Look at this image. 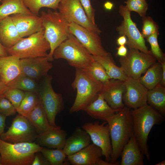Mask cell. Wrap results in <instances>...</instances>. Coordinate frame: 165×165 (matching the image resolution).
Instances as JSON below:
<instances>
[{
  "label": "cell",
  "mask_w": 165,
  "mask_h": 165,
  "mask_svg": "<svg viewBox=\"0 0 165 165\" xmlns=\"http://www.w3.org/2000/svg\"><path fill=\"white\" fill-rule=\"evenodd\" d=\"M109 129L112 152L110 162L119 165L117 160L123 148L134 134L130 109L125 106L107 121Z\"/></svg>",
  "instance_id": "obj_1"
},
{
  "label": "cell",
  "mask_w": 165,
  "mask_h": 165,
  "mask_svg": "<svg viewBox=\"0 0 165 165\" xmlns=\"http://www.w3.org/2000/svg\"><path fill=\"white\" fill-rule=\"evenodd\" d=\"M133 118L134 135L139 147L147 159L150 160L148 137L153 127L160 125L164 117L148 104L136 109H130Z\"/></svg>",
  "instance_id": "obj_2"
},
{
  "label": "cell",
  "mask_w": 165,
  "mask_h": 165,
  "mask_svg": "<svg viewBox=\"0 0 165 165\" xmlns=\"http://www.w3.org/2000/svg\"><path fill=\"white\" fill-rule=\"evenodd\" d=\"M75 78L71 86L76 90L74 102L69 109L70 113L82 110L95 100L102 90L103 84L96 80L88 71L75 68Z\"/></svg>",
  "instance_id": "obj_3"
},
{
  "label": "cell",
  "mask_w": 165,
  "mask_h": 165,
  "mask_svg": "<svg viewBox=\"0 0 165 165\" xmlns=\"http://www.w3.org/2000/svg\"><path fill=\"white\" fill-rule=\"evenodd\" d=\"M44 36L50 46L47 58L50 62L53 61V54L55 49L67 38L69 33V23L59 12L48 9L42 11L41 16Z\"/></svg>",
  "instance_id": "obj_4"
},
{
  "label": "cell",
  "mask_w": 165,
  "mask_h": 165,
  "mask_svg": "<svg viewBox=\"0 0 165 165\" xmlns=\"http://www.w3.org/2000/svg\"><path fill=\"white\" fill-rule=\"evenodd\" d=\"M54 59H64L75 68L85 69L94 60L92 55L72 34L54 50Z\"/></svg>",
  "instance_id": "obj_5"
},
{
  "label": "cell",
  "mask_w": 165,
  "mask_h": 165,
  "mask_svg": "<svg viewBox=\"0 0 165 165\" xmlns=\"http://www.w3.org/2000/svg\"><path fill=\"white\" fill-rule=\"evenodd\" d=\"M43 147L35 142L13 144L0 138L1 165H31L35 154Z\"/></svg>",
  "instance_id": "obj_6"
},
{
  "label": "cell",
  "mask_w": 165,
  "mask_h": 165,
  "mask_svg": "<svg viewBox=\"0 0 165 165\" xmlns=\"http://www.w3.org/2000/svg\"><path fill=\"white\" fill-rule=\"evenodd\" d=\"M44 34L43 29L27 38H22L12 46L6 48L8 54L17 56L20 59L47 57V51L50 50V46Z\"/></svg>",
  "instance_id": "obj_7"
},
{
  "label": "cell",
  "mask_w": 165,
  "mask_h": 165,
  "mask_svg": "<svg viewBox=\"0 0 165 165\" xmlns=\"http://www.w3.org/2000/svg\"><path fill=\"white\" fill-rule=\"evenodd\" d=\"M44 77L37 94L50 124L56 127V116L64 108L63 97L61 94L56 93L54 90L52 85V76L47 74Z\"/></svg>",
  "instance_id": "obj_8"
},
{
  "label": "cell",
  "mask_w": 165,
  "mask_h": 165,
  "mask_svg": "<svg viewBox=\"0 0 165 165\" xmlns=\"http://www.w3.org/2000/svg\"><path fill=\"white\" fill-rule=\"evenodd\" d=\"M119 61L127 76L135 79H139L142 74L157 61L152 55L133 49H129L125 57H120Z\"/></svg>",
  "instance_id": "obj_9"
},
{
  "label": "cell",
  "mask_w": 165,
  "mask_h": 165,
  "mask_svg": "<svg viewBox=\"0 0 165 165\" xmlns=\"http://www.w3.org/2000/svg\"><path fill=\"white\" fill-rule=\"evenodd\" d=\"M119 12L123 18L121 24L116 30L120 36L124 35L128 38L126 43L129 49H137L145 53L152 55L145 45L144 38L132 20L130 12L125 6L120 5Z\"/></svg>",
  "instance_id": "obj_10"
},
{
  "label": "cell",
  "mask_w": 165,
  "mask_h": 165,
  "mask_svg": "<svg viewBox=\"0 0 165 165\" xmlns=\"http://www.w3.org/2000/svg\"><path fill=\"white\" fill-rule=\"evenodd\" d=\"M38 134L34 126L25 116L18 114L13 119L7 131L0 136L2 140L15 144L35 142Z\"/></svg>",
  "instance_id": "obj_11"
},
{
  "label": "cell",
  "mask_w": 165,
  "mask_h": 165,
  "mask_svg": "<svg viewBox=\"0 0 165 165\" xmlns=\"http://www.w3.org/2000/svg\"><path fill=\"white\" fill-rule=\"evenodd\" d=\"M57 9L69 23L74 22L99 35L101 32L89 21L79 0H61Z\"/></svg>",
  "instance_id": "obj_12"
},
{
  "label": "cell",
  "mask_w": 165,
  "mask_h": 165,
  "mask_svg": "<svg viewBox=\"0 0 165 165\" xmlns=\"http://www.w3.org/2000/svg\"><path fill=\"white\" fill-rule=\"evenodd\" d=\"M82 129L88 134L93 143L101 149L105 161L110 162L112 148L107 122L104 121L101 124L87 123L82 126Z\"/></svg>",
  "instance_id": "obj_13"
},
{
  "label": "cell",
  "mask_w": 165,
  "mask_h": 165,
  "mask_svg": "<svg viewBox=\"0 0 165 165\" xmlns=\"http://www.w3.org/2000/svg\"><path fill=\"white\" fill-rule=\"evenodd\" d=\"M68 30L92 55L102 56L108 54L102 45L99 35L73 22L69 23Z\"/></svg>",
  "instance_id": "obj_14"
},
{
  "label": "cell",
  "mask_w": 165,
  "mask_h": 165,
  "mask_svg": "<svg viewBox=\"0 0 165 165\" xmlns=\"http://www.w3.org/2000/svg\"><path fill=\"white\" fill-rule=\"evenodd\" d=\"M126 90L123 97L125 106L136 109L147 104L148 90L140 82L139 79L127 77L124 81Z\"/></svg>",
  "instance_id": "obj_15"
},
{
  "label": "cell",
  "mask_w": 165,
  "mask_h": 165,
  "mask_svg": "<svg viewBox=\"0 0 165 165\" xmlns=\"http://www.w3.org/2000/svg\"><path fill=\"white\" fill-rule=\"evenodd\" d=\"M101 149L93 143L77 153L67 156V160L73 165H117L102 159Z\"/></svg>",
  "instance_id": "obj_16"
},
{
  "label": "cell",
  "mask_w": 165,
  "mask_h": 165,
  "mask_svg": "<svg viewBox=\"0 0 165 165\" xmlns=\"http://www.w3.org/2000/svg\"><path fill=\"white\" fill-rule=\"evenodd\" d=\"M21 73L33 79H39L47 74L53 67L47 57H37L20 60Z\"/></svg>",
  "instance_id": "obj_17"
},
{
  "label": "cell",
  "mask_w": 165,
  "mask_h": 165,
  "mask_svg": "<svg viewBox=\"0 0 165 165\" xmlns=\"http://www.w3.org/2000/svg\"><path fill=\"white\" fill-rule=\"evenodd\" d=\"M126 90L124 81L111 79L108 83L103 84L99 93L101 94L108 104L115 109H121L125 105L123 97Z\"/></svg>",
  "instance_id": "obj_18"
},
{
  "label": "cell",
  "mask_w": 165,
  "mask_h": 165,
  "mask_svg": "<svg viewBox=\"0 0 165 165\" xmlns=\"http://www.w3.org/2000/svg\"><path fill=\"white\" fill-rule=\"evenodd\" d=\"M22 38L44 29L41 16L33 14L19 13L10 16Z\"/></svg>",
  "instance_id": "obj_19"
},
{
  "label": "cell",
  "mask_w": 165,
  "mask_h": 165,
  "mask_svg": "<svg viewBox=\"0 0 165 165\" xmlns=\"http://www.w3.org/2000/svg\"><path fill=\"white\" fill-rule=\"evenodd\" d=\"M67 133L57 126L42 134H38L35 142L42 147L49 148L63 149Z\"/></svg>",
  "instance_id": "obj_20"
},
{
  "label": "cell",
  "mask_w": 165,
  "mask_h": 165,
  "mask_svg": "<svg viewBox=\"0 0 165 165\" xmlns=\"http://www.w3.org/2000/svg\"><path fill=\"white\" fill-rule=\"evenodd\" d=\"M20 60L13 55L0 57V80L7 85L21 74Z\"/></svg>",
  "instance_id": "obj_21"
},
{
  "label": "cell",
  "mask_w": 165,
  "mask_h": 165,
  "mask_svg": "<svg viewBox=\"0 0 165 165\" xmlns=\"http://www.w3.org/2000/svg\"><path fill=\"white\" fill-rule=\"evenodd\" d=\"M121 109L112 108L104 99L102 94L99 93L97 98L82 110L93 118L107 122L111 117Z\"/></svg>",
  "instance_id": "obj_22"
},
{
  "label": "cell",
  "mask_w": 165,
  "mask_h": 165,
  "mask_svg": "<svg viewBox=\"0 0 165 165\" xmlns=\"http://www.w3.org/2000/svg\"><path fill=\"white\" fill-rule=\"evenodd\" d=\"M121 156V165H143L144 156L134 134L124 146Z\"/></svg>",
  "instance_id": "obj_23"
},
{
  "label": "cell",
  "mask_w": 165,
  "mask_h": 165,
  "mask_svg": "<svg viewBox=\"0 0 165 165\" xmlns=\"http://www.w3.org/2000/svg\"><path fill=\"white\" fill-rule=\"evenodd\" d=\"M90 141L88 134L83 129L77 128L72 135L66 139L63 149L67 156H71L87 146Z\"/></svg>",
  "instance_id": "obj_24"
},
{
  "label": "cell",
  "mask_w": 165,
  "mask_h": 165,
  "mask_svg": "<svg viewBox=\"0 0 165 165\" xmlns=\"http://www.w3.org/2000/svg\"><path fill=\"white\" fill-rule=\"evenodd\" d=\"M10 16L0 20V42L6 49L21 39Z\"/></svg>",
  "instance_id": "obj_25"
},
{
  "label": "cell",
  "mask_w": 165,
  "mask_h": 165,
  "mask_svg": "<svg viewBox=\"0 0 165 165\" xmlns=\"http://www.w3.org/2000/svg\"><path fill=\"white\" fill-rule=\"evenodd\" d=\"M26 117L34 126L38 134L55 127L50 124L46 112L40 101Z\"/></svg>",
  "instance_id": "obj_26"
},
{
  "label": "cell",
  "mask_w": 165,
  "mask_h": 165,
  "mask_svg": "<svg viewBox=\"0 0 165 165\" xmlns=\"http://www.w3.org/2000/svg\"><path fill=\"white\" fill-rule=\"evenodd\" d=\"M92 56L95 61L103 67L111 79L124 81L128 77L122 68L116 65L110 53L108 52V54L105 56L92 55Z\"/></svg>",
  "instance_id": "obj_27"
},
{
  "label": "cell",
  "mask_w": 165,
  "mask_h": 165,
  "mask_svg": "<svg viewBox=\"0 0 165 165\" xmlns=\"http://www.w3.org/2000/svg\"><path fill=\"white\" fill-rule=\"evenodd\" d=\"M147 104L162 115L165 116V87L160 83L148 90Z\"/></svg>",
  "instance_id": "obj_28"
},
{
  "label": "cell",
  "mask_w": 165,
  "mask_h": 165,
  "mask_svg": "<svg viewBox=\"0 0 165 165\" xmlns=\"http://www.w3.org/2000/svg\"><path fill=\"white\" fill-rule=\"evenodd\" d=\"M24 0H1L0 20L12 15L24 13L32 14L25 5Z\"/></svg>",
  "instance_id": "obj_29"
},
{
  "label": "cell",
  "mask_w": 165,
  "mask_h": 165,
  "mask_svg": "<svg viewBox=\"0 0 165 165\" xmlns=\"http://www.w3.org/2000/svg\"><path fill=\"white\" fill-rule=\"evenodd\" d=\"M141 76L139 80L141 84L148 90L152 89L160 83L162 76L161 63L156 62L151 66Z\"/></svg>",
  "instance_id": "obj_30"
},
{
  "label": "cell",
  "mask_w": 165,
  "mask_h": 165,
  "mask_svg": "<svg viewBox=\"0 0 165 165\" xmlns=\"http://www.w3.org/2000/svg\"><path fill=\"white\" fill-rule=\"evenodd\" d=\"M7 88H16L25 91L37 93L38 88L35 80L21 73L7 85Z\"/></svg>",
  "instance_id": "obj_31"
},
{
  "label": "cell",
  "mask_w": 165,
  "mask_h": 165,
  "mask_svg": "<svg viewBox=\"0 0 165 165\" xmlns=\"http://www.w3.org/2000/svg\"><path fill=\"white\" fill-rule=\"evenodd\" d=\"M40 100L37 93L25 91V96L16 110L18 114L26 117L34 108Z\"/></svg>",
  "instance_id": "obj_32"
},
{
  "label": "cell",
  "mask_w": 165,
  "mask_h": 165,
  "mask_svg": "<svg viewBox=\"0 0 165 165\" xmlns=\"http://www.w3.org/2000/svg\"><path fill=\"white\" fill-rule=\"evenodd\" d=\"M61 0H24L26 6L32 13L38 16L39 10L42 7H47L56 10Z\"/></svg>",
  "instance_id": "obj_33"
},
{
  "label": "cell",
  "mask_w": 165,
  "mask_h": 165,
  "mask_svg": "<svg viewBox=\"0 0 165 165\" xmlns=\"http://www.w3.org/2000/svg\"><path fill=\"white\" fill-rule=\"evenodd\" d=\"M40 152L50 165H63L66 161L67 155L63 149L42 148Z\"/></svg>",
  "instance_id": "obj_34"
},
{
  "label": "cell",
  "mask_w": 165,
  "mask_h": 165,
  "mask_svg": "<svg viewBox=\"0 0 165 165\" xmlns=\"http://www.w3.org/2000/svg\"><path fill=\"white\" fill-rule=\"evenodd\" d=\"M97 80L103 84H106L111 79L103 67L94 60L86 68Z\"/></svg>",
  "instance_id": "obj_35"
},
{
  "label": "cell",
  "mask_w": 165,
  "mask_h": 165,
  "mask_svg": "<svg viewBox=\"0 0 165 165\" xmlns=\"http://www.w3.org/2000/svg\"><path fill=\"white\" fill-rule=\"evenodd\" d=\"M159 32H156L152 35L146 39L151 46L150 50L152 55L158 62L161 63L165 61V54L163 52L158 42V36Z\"/></svg>",
  "instance_id": "obj_36"
},
{
  "label": "cell",
  "mask_w": 165,
  "mask_h": 165,
  "mask_svg": "<svg viewBox=\"0 0 165 165\" xmlns=\"http://www.w3.org/2000/svg\"><path fill=\"white\" fill-rule=\"evenodd\" d=\"M128 9L137 13L142 17L146 16L148 5L145 0H126L125 2Z\"/></svg>",
  "instance_id": "obj_37"
},
{
  "label": "cell",
  "mask_w": 165,
  "mask_h": 165,
  "mask_svg": "<svg viewBox=\"0 0 165 165\" xmlns=\"http://www.w3.org/2000/svg\"><path fill=\"white\" fill-rule=\"evenodd\" d=\"M16 110L25 95V92L16 88H7L3 93Z\"/></svg>",
  "instance_id": "obj_38"
},
{
  "label": "cell",
  "mask_w": 165,
  "mask_h": 165,
  "mask_svg": "<svg viewBox=\"0 0 165 165\" xmlns=\"http://www.w3.org/2000/svg\"><path fill=\"white\" fill-rule=\"evenodd\" d=\"M143 25L141 33L144 38H147L152 35L159 32V27L152 17L145 16L142 17Z\"/></svg>",
  "instance_id": "obj_39"
},
{
  "label": "cell",
  "mask_w": 165,
  "mask_h": 165,
  "mask_svg": "<svg viewBox=\"0 0 165 165\" xmlns=\"http://www.w3.org/2000/svg\"><path fill=\"white\" fill-rule=\"evenodd\" d=\"M16 112V109L3 93L0 94V113L7 117L13 116Z\"/></svg>",
  "instance_id": "obj_40"
},
{
  "label": "cell",
  "mask_w": 165,
  "mask_h": 165,
  "mask_svg": "<svg viewBox=\"0 0 165 165\" xmlns=\"http://www.w3.org/2000/svg\"><path fill=\"white\" fill-rule=\"evenodd\" d=\"M87 18L90 23L93 25L95 24V10L91 6L90 0H79Z\"/></svg>",
  "instance_id": "obj_41"
},
{
  "label": "cell",
  "mask_w": 165,
  "mask_h": 165,
  "mask_svg": "<svg viewBox=\"0 0 165 165\" xmlns=\"http://www.w3.org/2000/svg\"><path fill=\"white\" fill-rule=\"evenodd\" d=\"M31 165H50V163L40 152L35 154Z\"/></svg>",
  "instance_id": "obj_42"
},
{
  "label": "cell",
  "mask_w": 165,
  "mask_h": 165,
  "mask_svg": "<svg viewBox=\"0 0 165 165\" xmlns=\"http://www.w3.org/2000/svg\"><path fill=\"white\" fill-rule=\"evenodd\" d=\"M116 49L117 50L116 55L120 57H124L127 55L128 50L125 45L119 46Z\"/></svg>",
  "instance_id": "obj_43"
},
{
  "label": "cell",
  "mask_w": 165,
  "mask_h": 165,
  "mask_svg": "<svg viewBox=\"0 0 165 165\" xmlns=\"http://www.w3.org/2000/svg\"><path fill=\"white\" fill-rule=\"evenodd\" d=\"M6 117V116L0 113V136L4 132Z\"/></svg>",
  "instance_id": "obj_44"
},
{
  "label": "cell",
  "mask_w": 165,
  "mask_h": 165,
  "mask_svg": "<svg viewBox=\"0 0 165 165\" xmlns=\"http://www.w3.org/2000/svg\"><path fill=\"white\" fill-rule=\"evenodd\" d=\"M162 68V79L160 84L165 87V61L160 63Z\"/></svg>",
  "instance_id": "obj_45"
},
{
  "label": "cell",
  "mask_w": 165,
  "mask_h": 165,
  "mask_svg": "<svg viewBox=\"0 0 165 165\" xmlns=\"http://www.w3.org/2000/svg\"><path fill=\"white\" fill-rule=\"evenodd\" d=\"M127 42L126 36L124 35L120 36L117 40V43L119 46L125 45Z\"/></svg>",
  "instance_id": "obj_46"
},
{
  "label": "cell",
  "mask_w": 165,
  "mask_h": 165,
  "mask_svg": "<svg viewBox=\"0 0 165 165\" xmlns=\"http://www.w3.org/2000/svg\"><path fill=\"white\" fill-rule=\"evenodd\" d=\"M8 55L6 49L1 44L0 42V57L6 56Z\"/></svg>",
  "instance_id": "obj_47"
},
{
  "label": "cell",
  "mask_w": 165,
  "mask_h": 165,
  "mask_svg": "<svg viewBox=\"0 0 165 165\" xmlns=\"http://www.w3.org/2000/svg\"><path fill=\"white\" fill-rule=\"evenodd\" d=\"M7 88V85L0 80V94L3 93Z\"/></svg>",
  "instance_id": "obj_48"
},
{
  "label": "cell",
  "mask_w": 165,
  "mask_h": 165,
  "mask_svg": "<svg viewBox=\"0 0 165 165\" xmlns=\"http://www.w3.org/2000/svg\"><path fill=\"white\" fill-rule=\"evenodd\" d=\"M105 6L107 9L110 10L112 8L113 5L110 2H107L105 4Z\"/></svg>",
  "instance_id": "obj_49"
},
{
  "label": "cell",
  "mask_w": 165,
  "mask_h": 165,
  "mask_svg": "<svg viewBox=\"0 0 165 165\" xmlns=\"http://www.w3.org/2000/svg\"><path fill=\"white\" fill-rule=\"evenodd\" d=\"M165 165V160L162 161L155 164V165Z\"/></svg>",
  "instance_id": "obj_50"
},
{
  "label": "cell",
  "mask_w": 165,
  "mask_h": 165,
  "mask_svg": "<svg viewBox=\"0 0 165 165\" xmlns=\"http://www.w3.org/2000/svg\"><path fill=\"white\" fill-rule=\"evenodd\" d=\"M0 165H1V157L0 156Z\"/></svg>",
  "instance_id": "obj_51"
},
{
  "label": "cell",
  "mask_w": 165,
  "mask_h": 165,
  "mask_svg": "<svg viewBox=\"0 0 165 165\" xmlns=\"http://www.w3.org/2000/svg\"><path fill=\"white\" fill-rule=\"evenodd\" d=\"M1 0H0V1H1Z\"/></svg>",
  "instance_id": "obj_52"
}]
</instances>
